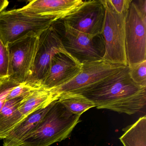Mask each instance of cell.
<instances>
[{"label":"cell","mask_w":146,"mask_h":146,"mask_svg":"<svg viewBox=\"0 0 146 146\" xmlns=\"http://www.w3.org/2000/svg\"><path fill=\"white\" fill-rule=\"evenodd\" d=\"M129 70L125 66L79 94L90 100L97 109L135 114L146 106V88L133 82Z\"/></svg>","instance_id":"cell-1"},{"label":"cell","mask_w":146,"mask_h":146,"mask_svg":"<svg viewBox=\"0 0 146 146\" xmlns=\"http://www.w3.org/2000/svg\"><path fill=\"white\" fill-rule=\"evenodd\" d=\"M81 116L70 112L58 100L21 146H50L70 137Z\"/></svg>","instance_id":"cell-2"},{"label":"cell","mask_w":146,"mask_h":146,"mask_svg":"<svg viewBox=\"0 0 146 146\" xmlns=\"http://www.w3.org/2000/svg\"><path fill=\"white\" fill-rule=\"evenodd\" d=\"M51 26L58 35L65 51L83 64L103 60L105 54L102 35L91 36L69 26L63 19H58Z\"/></svg>","instance_id":"cell-3"},{"label":"cell","mask_w":146,"mask_h":146,"mask_svg":"<svg viewBox=\"0 0 146 146\" xmlns=\"http://www.w3.org/2000/svg\"><path fill=\"white\" fill-rule=\"evenodd\" d=\"M58 20L52 16L25 14L17 9L4 11L0 13V40L6 46L29 32L40 35Z\"/></svg>","instance_id":"cell-4"},{"label":"cell","mask_w":146,"mask_h":146,"mask_svg":"<svg viewBox=\"0 0 146 146\" xmlns=\"http://www.w3.org/2000/svg\"><path fill=\"white\" fill-rule=\"evenodd\" d=\"M106 16L102 35L105 54L103 60L114 64L127 66L125 43L126 13H117L109 0H103Z\"/></svg>","instance_id":"cell-5"},{"label":"cell","mask_w":146,"mask_h":146,"mask_svg":"<svg viewBox=\"0 0 146 146\" xmlns=\"http://www.w3.org/2000/svg\"><path fill=\"white\" fill-rule=\"evenodd\" d=\"M40 35L30 32L7 44L9 64L8 78L18 83L26 82L33 68Z\"/></svg>","instance_id":"cell-6"},{"label":"cell","mask_w":146,"mask_h":146,"mask_svg":"<svg viewBox=\"0 0 146 146\" xmlns=\"http://www.w3.org/2000/svg\"><path fill=\"white\" fill-rule=\"evenodd\" d=\"M66 52L52 26L39 36L38 47L33 68L25 83L34 89L41 88L52 58L57 54Z\"/></svg>","instance_id":"cell-7"},{"label":"cell","mask_w":146,"mask_h":146,"mask_svg":"<svg viewBox=\"0 0 146 146\" xmlns=\"http://www.w3.org/2000/svg\"><path fill=\"white\" fill-rule=\"evenodd\" d=\"M125 43L129 67L146 60V17L132 1L125 16Z\"/></svg>","instance_id":"cell-8"},{"label":"cell","mask_w":146,"mask_h":146,"mask_svg":"<svg viewBox=\"0 0 146 146\" xmlns=\"http://www.w3.org/2000/svg\"><path fill=\"white\" fill-rule=\"evenodd\" d=\"M81 72L72 81L51 91L58 99L62 93L80 94L125 66L104 60L82 64Z\"/></svg>","instance_id":"cell-9"},{"label":"cell","mask_w":146,"mask_h":146,"mask_svg":"<svg viewBox=\"0 0 146 146\" xmlns=\"http://www.w3.org/2000/svg\"><path fill=\"white\" fill-rule=\"evenodd\" d=\"M106 16L103 0L84 1L75 12L63 19L72 29L91 36L102 34Z\"/></svg>","instance_id":"cell-10"},{"label":"cell","mask_w":146,"mask_h":146,"mask_svg":"<svg viewBox=\"0 0 146 146\" xmlns=\"http://www.w3.org/2000/svg\"><path fill=\"white\" fill-rule=\"evenodd\" d=\"M82 69V64L67 52L56 54L52 59L41 88L52 90L72 81Z\"/></svg>","instance_id":"cell-11"},{"label":"cell","mask_w":146,"mask_h":146,"mask_svg":"<svg viewBox=\"0 0 146 146\" xmlns=\"http://www.w3.org/2000/svg\"><path fill=\"white\" fill-rule=\"evenodd\" d=\"M82 0H34L22 8L20 12L34 16H48L64 19L78 9Z\"/></svg>","instance_id":"cell-12"},{"label":"cell","mask_w":146,"mask_h":146,"mask_svg":"<svg viewBox=\"0 0 146 146\" xmlns=\"http://www.w3.org/2000/svg\"><path fill=\"white\" fill-rule=\"evenodd\" d=\"M56 100L47 106L34 111L18 123L3 139V146H21L27 137L35 129Z\"/></svg>","instance_id":"cell-13"},{"label":"cell","mask_w":146,"mask_h":146,"mask_svg":"<svg viewBox=\"0 0 146 146\" xmlns=\"http://www.w3.org/2000/svg\"><path fill=\"white\" fill-rule=\"evenodd\" d=\"M28 95L7 100L6 102L0 111V139L3 140L23 119L18 108L23 100Z\"/></svg>","instance_id":"cell-14"},{"label":"cell","mask_w":146,"mask_h":146,"mask_svg":"<svg viewBox=\"0 0 146 146\" xmlns=\"http://www.w3.org/2000/svg\"><path fill=\"white\" fill-rule=\"evenodd\" d=\"M57 100L51 90L43 88L35 89L24 98L18 109L24 118L34 111L47 106Z\"/></svg>","instance_id":"cell-15"},{"label":"cell","mask_w":146,"mask_h":146,"mask_svg":"<svg viewBox=\"0 0 146 146\" xmlns=\"http://www.w3.org/2000/svg\"><path fill=\"white\" fill-rule=\"evenodd\" d=\"M119 139L124 146H146V117H141L134 123L123 129Z\"/></svg>","instance_id":"cell-16"},{"label":"cell","mask_w":146,"mask_h":146,"mask_svg":"<svg viewBox=\"0 0 146 146\" xmlns=\"http://www.w3.org/2000/svg\"><path fill=\"white\" fill-rule=\"evenodd\" d=\"M58 100L70 112L77 116H81L87 110L95 107L92 101L79 94L62 93L58 96Z\"/></svg>","instance_id":"cell-17"},{"label":"cell","mask_w":146,"mask_h":146,"mask_svg":"<svg viewBox=\"0 0 146 146\" xmlns=\"http://www.w3.org/2000/svg\"><path fill=\"white\" fill-rule=\"evenodd\" d=\"M129 68V74L133 82L141 88H146V60Z\"/></svg>","instance_id":"cell-18"},{"label":"cell","mask_w":146,"mask_h":146,"mask_svg":"<svg viewBox=\"0 0 146 146\" xmlns=\"http://www.w3.org/2000/svg\"><path fill=\"white\" fill-rule=\"evenodd\" d=\"M18 83L8 77L1 80L0 83V111L7 100V96L13 88L18 86Z\"/></svg>","instance_id":"cell-19"},{"label":"cell","mask_w":146,"mask_h":146,"mask_svg":"<svg viewBox=\"0 0 146 146\" xmlns=\"http://www.w3.org/2000/svg\"><path fill=\"white\" fill-rule=\"evenodd\" d=\"M9 64L7 47L0 40V80L8 77Z\"/></svg>","instance_id":"cell-20"},{"label":"cell","mask_w":146,"mask_h":146,"mask_svg":"<svg viewBox=\"0 0 146 146\" xmlns=\"http://www.w3.org/2000/svg\"><path fill=\"white\" fill-rule=\"evenodd\" d=\"M34 89H35L29 87L25 83L21 84L15 87L11 91L7 96V100L21 96H26Z\"/></svg>","instance_id":"cell-21"},{"label":"cell","mask_w":146,"mask_h":146,"mask_svg":"<svg viewBox=\"0 0 146 146\" xmlns=\"http://www.w3.org/2000/svg\"><path fill=\"white\" fill-rule=\"evenodd\" d=\"M109 1L117 13L122 14L127 12L132 0H109Z\"/></svg>","instance_id":"cell-22"},{"label":"cell","mask_w":146,"mask_h":146,"mask_svg":"<svg viewBox=\"0 0 146 146\" xmlns=\"http://www.w3.org/2000/svg\"><path fill=\"white\" fill-rule=\"evenodd\" d=\"M139 12L146 17V0L132 1Z\"/></svg>","instance_id":"cell-23"},{"label":"cell","mask_w":146,"mask_h":146,"mask_svg":"<svg viewBox=\"0 0 146 146\" xmlns=\"http://www.w3.org/2000/svg\"><path fill=\"white\" fill-rule=\"evenodd\" d=\"M9 3V1L7 0H0V13L5 11Z\"/></svg>","instance_id":"cell-24"},{"label":"cell","mask_w":146,"mask_h":146,"mask_svg":"<svg viewBox=\"0 0 146 146\" xmlns=\"http://www.w3.org/2000/svg\"><path fill=\"white\" fill-rule=\"evenodd\" d=\"M0 83H1V80H0Z\"/></svg>","instance_id":"cell-25"}]
</instances>
